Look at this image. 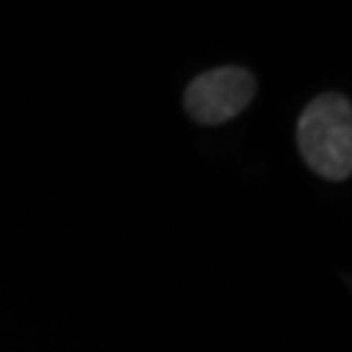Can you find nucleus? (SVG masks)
<instances>
[{
	"label": "nucleus",
	"instance_id": "nucleus-2",
	"mask_svg": "<svg viewBox=\"0 0 352 352\" xmlns=\"http://www.w3.org/2000/svg\"><path fill=\"white\" fill-rule=\"evenodd\" d=\"M256 81L243 68H214L193 78L186 89V107L193 120L214 126L225 123L253 100Z\"/></svg>",
	"mask_w": 352,
	"mask_h": 352
},
{
	"label": "nucleus",
	"instance_id": "nucleus-1",
	"mask_svg": "<svg viewBox=\"0 0 352 352\" xmlns=\"http://www.w3.org/2000/svg\"><path fill=\"white\" fill-rule=\"evenodd\" d=\"M298 146L316 175L344 180L352 170V107L342 94L316 97L298 120Z\"/></svg>",
	"mask_w": 352,
	"mask_h": 352
}]
</instances>
